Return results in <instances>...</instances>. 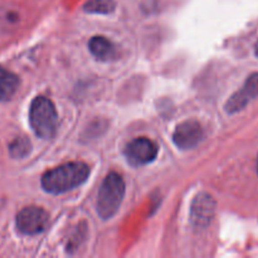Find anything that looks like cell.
<instances>
[{
    "label": "cell",
    "instance_id": "1",
    "mask_svg": "<svg viewBox=\"0 0 258 258\" xmlns=\"http://www.w3.org/2000/svg\"><path fill=\"white\" fill-rule=\"evenodd\" d=\"M90 175V168L82 161L63 164L47 171L42 178V186L47 193L63 194L82 185Z\"/></svg>",
    "mask_w": 258,
    "mask_h": 258
},
{
    "label": "cell",
    "instance_id": "2",
    "mask_svg": "<svg viewBox=\"0 0 258 258\" xmlns=\"http://www.w3.org/2000/svg\"><path fill=\"white\" fill-rule=\"evenodd\" d=\"M125 196V181L117 173H110L103 180L97 196V213L102 219H110L117 213Z\"/></svg>",
    "mask_w": 258,
    "mask_h": 258
},
{
    "label": "cell",
    "instance_id": "3",
    "mask_svg": "<svg viewBox=\"0 0 258 258\" xmlns=\"http://www.w3.org/2000/svg\"><path fill=\"white\" fill-rule=\"evenodd\" d=\"M29 122L38 138L52 139L58 125V115L52 101L43 96L34 98L30 105Z\"/></svg>",
    "mask_w": 258,
    "mask_h": 258
},
{
    "label": "cell",
    "instance_id": "4",
    "mask_svg": "<svg viewBox=\"0 0 258 258\" xmlns=\"http://www.w3.org/2000/svg\"><path fill=\"white\" fill-rule=\"evenodd\" d=\"M48 213L39 207H27L17 216V228L27 236L39 234L47 228Z\"/></svg>",
    "mask_w": 258,
    "mask_h": 258
},
{
    "label": "cell",
    "instance_id": "5",
    "mask_svg": "<svg viewBox=\"0 0 258 258\" xmlns=\"http://www.w3.org/2000/svg\"><path fill=\"white\" fill-rule=\"evenodd\" d=\"M159 148L153 140L139 138L126 145L125 156L133 166H143L155 160Z\"/></svg>",
    "mask_w": 258,
    "mask_h": 258
},
{
    "label": "cell",
    "instance_id": "6",
    "mask_svg": "<svg viewBox=\"0 0 258 258\" xmlns=\"http://www.w3.org/2000/svg\"><path fill=\"white\" fill-rule=\"evenodd\" d=\"M204 131L201 123L196 120H188L178 125L173 135V140L179 149H193L203 140Z\"/></svg>",
    "mask_w": 258,
    "mask_h": 258
},
{
    "label": "cell",
    "instance_id": "7",
    "mask_svg": "<svg viewBox=\"0 0 258 258\" xmlns=\"http://www.w3.org/2000/svg\"><path fill=\"white\" fill-rule=\"evenodd\" d=\"M258 97V73L249 76L243 87L237 91L226 103V110L228 113H236L243 110L252 100Z\"/></svg>",
    "mask_w": 258,
    "mask_h": 258
},
{
    "label": "cell",
    "instance_id": "8",
    "mask_svg": "<svg viewBox=\"0 0 258 258\" xmlns=\"http://www.w3.org/2000/svg\"><path fill=\"white\" fill-rule=\"evenodd\" d=\"M216 211V203L213 198L206 193H202L196 197L193 204H191V222L196 227L203 228L212 222Z\"/></svg>",
    "mask_w": 258,
    "mask_h": 258
},
{
    "label": "cell",
    "instance_id": "9",
    "mask_svg": "<svg viewBox=\"0 0 258 258\" xmlns=\"http://www.w3.org/2000/svg\"><path fill=\"white\" fill-rule=\"evenodd\" d=\"M88 48H90V52L98 60L108 62V60H113L117 58V49H116L115 44L102 35H96V37L91 38Z\"/></svg>",
    "mask_w": 258,
    "mask_h": 258
},
{
    "label": "cell",
    "instance_id": "10",
    "mask_svg": "<svg viewBox=\"0 0 258 258\" xmlns=\"http://www.w3.org/2000/svg\"><path fill=\"white\" fill-rule=\"evenodd\" d=\"M19 77L10 71L0 68V101H8L19 88Z\"/></svg>",
    "mask_w": 258,
    "mask_h": 258
},
{
    "label": "cell",
    "instance_id": "11",
    "mask_svg": "<svg viewBox=\"0 0 258 258\" xmlns=\"http://www.w3.org/2000/svg\"><path fill=\"white\" fill-rule=\"evenodd\" d=\"M116 4L113 0H88L85 4V12L91 14H111L115 10Z\"/></svg>",
    "mask_w": 258,
    "mask_h": 258
},
{
    "label": "cell",
    "instance_id": "12",
    "mask_svg": "<svg viewBox=\"0 0 258 258\" xmlns=\"http://www.w3.org/2000/svg\"><path fill=\"white\" fill-rule=\"evenodd\" d=\"M10 155L13 158H17V159H22L24 158L25 155H28L30 151V143L29 140H27L25 138H18L10 144Z\"/></svg>",
    "mask_w": 258,
    "mask_h": 258
},
{
    "label": "cell",
    "instance_id": "13",
    "mask_svg": "<svg viewBox=\"0 0 258 258\" xmlns=\"http://www.w3.org/2000/svg\"><path fill=\"white\" fill-rule=\"evenodd\" d=\"M254 53H256V55L258 57V42H257V44H256V48H254Z\"/></svg>",
    "mask_w": 258,
    "mask_h": 258
},
{
    "label": "cell",
    "instance_id": "14",
    "mask_svg": "<svg viewBox=\"0 0 258 258\" xmlns=\"http://www.w3.org/2000/svg\"><path fill=\"white\" fill-rule=\"evenodd\" d=\"M257 169H258V163H257Z\"/></svg>",
    "mask_w": 258,
    "mask_h": 258
}]
</instances>
